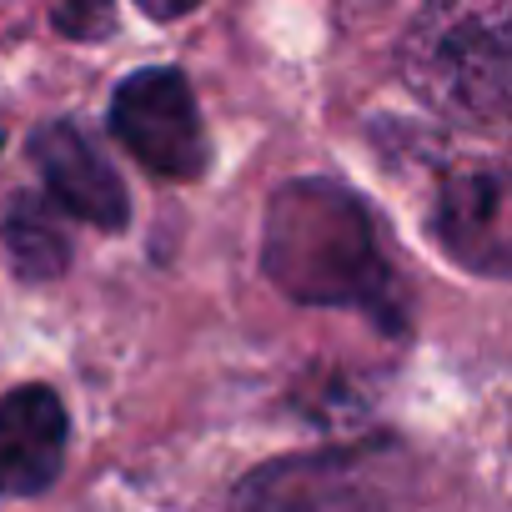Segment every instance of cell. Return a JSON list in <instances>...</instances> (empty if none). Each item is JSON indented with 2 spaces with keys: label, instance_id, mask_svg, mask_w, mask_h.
<instances>
[{
  "label": "cell",
  "instance_id": "7a4b0ae2",
  "mask_svg": "<svg viewBox=\"0 0 512 512\" xmlns=\"http://www.w3.org/2000/svg\"><path fill=\"white\" fill-rule=\"evenodd\" d=\"M407 76L452 116H512V0H432L407 36Z\"/></svg>",
  "mask_w": 512,
  "mask_h": 512
},
{
  "label": "cell",
  "instance_id": "277c9868",
  "mask_svg": "<svg viewBox=\"0 0 512 512\" xmlns=\"http://www.w3.org/2000/svg\"><path fill=\"white\" fill-rule=\"evenodd\" d=\"M111 136L151 171L166 181H191L206 171V131L196 96L181 71L156 66L136 71L116 86L111 96Z\"/></svg>",
  "mask_w": 512,
  "mask_h": 512
},
{
  "label": "cell",
  "instance_id": "3957f363",
  "mask_svg": "<svg viewBox=\"0 0 512 512\" xmlns=\"http://www.w3.org/2000/svg\"><path fill=\"white\" fill-rule=\"evenodd\" d=\"M387 497V447H322L251 467L231 512H377Z\"/></svg>",
  "mask_w": 512,
  "mask_h": 512
},
{
  "label": "cell",
  "instance_id": "9c48e42d",
  "mask_svg": "<svg viewBox=\"0 0 512 512\" xmlns=\"http://www.w3.org/2000/svg\"><path fill=\"white\" fill-rule=\"evenodd\" d=\"M51 26L71 41H101L111 31V0H56Z\"/></svg>",
  "mask_w": 512,
  "mask_h": 512
},
{
  "label": "cell",
  "instance_id": "5b68a950",
  "mask_svg": "<svg viewBox=\"0 0 512 512\" xmlns=\"http://www.w3.org/2000/svg\"><path fill=\"white\" fill-rule=\"evenodd\" d=\"M31 161L51 191V201L101 231H121L131 206H126V186L121 176L106 166V156L91 146V136L71 121H46L31 136Z\"/></svg>",
  "mask_w": 512,
  "mask_h": 512
},
{
  "label": "cell",
  "instance_id": "52a82bcc",
  "mask_svg": "<svg viewBox=\"0 0 512 512\" xmlns=\"http://www.w3.org/2000/svg\"><path fill=\"white\" fill-rule=\"evenodd\" d=\"M507 221H512V176L467 171L442 191L437 231L447 246L462 251L467 267L487 262V246H507ZM502 272H507V251H502Z\"/></svg>",
  "mask_w": 512,
  "mask_h": 512
},
{
  "label": "cell",
  "instance_id": "8992f818",
  "mask_svg": "<svg viewBox=\"0 0 512 512\" xmlns=\"http://www.w3.org/2000/svg\"><path fill=\"white\" fill-rule=\"evenodd\" d=\"M66 407L51 387H16L0 397V497H36L66 462Z\"/></svg>",
  "mask_w": 512,
  "mask_h": 512
},
{
  "label": "cell",
  "instance_id": "ba28073f",
  "mask_svg": "<svg viewBox=\"0 0 512 512\" xmlns=\"http://www.w3.org/2000/svg\"><path fill=\"white\" fill-rule=\"evenodd\" d=\"M0 241H6L11 267L26 282H56L71 262V241L56 221V211L41 196H16L0 216Z\"/></svg>",
  "mask_w": 512,
  "mask_h": 512
},
{
  "label": "cell",
  "instance_id": "6da1fadb",
  "mask_svg": "<svg viewBox=\"0 0 512 512\" xmlns=\"http://www.w3.org/2000/svg\"><path fill=\"white\" fill-rule=\"evenodd\" d=\"M262 267L297 302L352 307L377 327L402 322L392 302L397 277L377 251V231L362 201L332 181H292L272 196Z\"/></svg>",
  "mask_w": 512,
  "mask_h": 512
},
{
  "label": "cell",
  "instance_id": "30bf717a",
  "mask_svg": "<svg viewBox=\"0 0 512 512\" xmlns=\"http://www.w3.org/2000/svg\"><path fill=\"white\" fill-rule=\"evenodd\" d=\"M136 6L151 16V21H176V16H186V11H196L201 0H136Z\"/></svg>",
  "mask_w": 512,
  "mask_h": 512
}]
</instances>
